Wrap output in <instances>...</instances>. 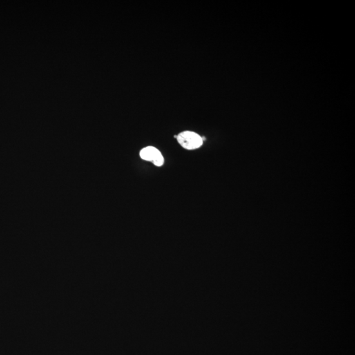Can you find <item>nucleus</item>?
Listing matches in <instances>:
<instances>
[{"instance_id":"1","label":"nucleus","mask_w":355,"mask_h":355,"mask_svg":"<svg viewBox=\"0 0 355 355\" xmlns=\"http://www.w3.org/2000/svg\"><path fill=\"white\" fill-rule=\"evenodd\" d=\"M178 143L186 149L192 150L202 146L203 140L198 134L191 131H185L177 136Z\"/></svg>"},{"instance_id":"2","label":"nucleus","mask_w":355,"mask_h":355,"mask_svg":"<svg viewBox=\"0 0 355 355\" xmlns=\"http://www.w3.org/2000/svg\"><path fill=\"white\" fill-rule=\"evenodd\" d=\"M140 156L143 160L152 162L157 167H162L164 164V158L162 153L157 148L152 146L145 147L140 151Z\"/></svg>"}]
</instances>
